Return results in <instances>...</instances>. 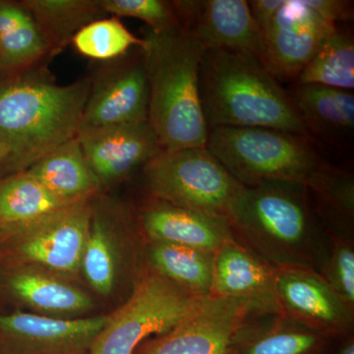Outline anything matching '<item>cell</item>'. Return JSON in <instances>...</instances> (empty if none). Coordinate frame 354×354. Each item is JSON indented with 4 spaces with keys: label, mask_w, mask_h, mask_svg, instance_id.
Returning a JSON list of instances; mask_svg holds the SVG:
<instances>
[{
    "label": "cell",
    "mask_w": 354,
    "mask_h": 354,
    "mask_svg": "<svg viewBox=\"0 0 354 354\" xmlns=\"http://www.w3.org/2000/svg\"><path fill=\"white\" fill-rule=\"evenodd\" d=\"M227 218L234 239L276 269L319 274L329 253L327 227L302 184L243 186Z\"/></svg>",
    "instance_id": "cell-1"
},
{
    "label": "cell",
    "mask_w": 354,
    "mask_h": 354,
    "mask_svg": "<svg viewBox=\"0 0 354 354\" xmlns=\"http://www.w3.org/2000/svg\"><path fill=\"white\" fill-rule=\"evenodd\" d=\"M90 87L88 77L59 85L46 66L0 76V142L9 150L0 176L27 171L75 138Z\"/></svg>",
    "instance_id": "cell-2"
},
{
    "label": "cell",
    "mask_w": 354,
    "mask_h": 354,
    "mask_svg": "<svg viewBox=\"0 0 354 354\" xmlns=\"http://www.w3.org/2000/svg\"><path fill=\"white\" fill-rule=\"evenodd\" d=\"M199 90L209 130L271 128L309 137L292 95L253 55L207 48L200 66Z\"/></svg>",
    "instance_id": "cell-3"
},
{
    "label": "cell",
    "mask_w": 354,
    "mask_h": 354,
    "mask_svg": "<svg viewBox=\"0 0 354 354\" xmlns=\"http://www.w3.org/2000/svg\"><path fill=\"white\" fill-rule=\"evenodd\" d=\"M143 53L149 86L148 121L162 150L206 148L209 129L200 100L201 41L183 29L148 30Z\"/></svg>",
    "instance_id": "cell-4"
},
{
    "label": "cell",
    "mask_w": 354,
    "mask_h": 354,
    "mask_svg": "<svg viewBox=\"0 0 354 354\" xmlns=\"http://www.w3.org/2000/svg\"><path fill=\"white\" fill-rule=\"evenodd\" d=\"M206 148L243 186L290 183L308 187L329 165L308 137L271 128H214Z\"/></svg>",
    "instance_id": "cell-5"
},
{
    "label": "cell",
    "mask_w": 354,
    "mask_h": 354,
    "mask_svg": "<svg viewBox=\"0 0 354 354\" xmlns=\"http://www.w3.org/2000/svg\"><path fill=\"white\" fill-rule=\"evenodd\" d=\"M93 202L75 203L26 223L0 227V266L75 278L90 232Z\"/></svg>",
    "instance_id": "cell-6"
},
{
    "label": "cell",
    "mask_w": 354,
    "mask_h": 354,
    "mask_svg": "<svg viewBox=\"0 0 354 354\" xmlns=\"http://www.w3.org/2000/svg\"><path fill=\"white\" fill-rule=\"evenodd\" d=\"M205 298L186 292L156 272H147L127 301L106 315L91 354H133L142 342L169 332L192 315Z\"/></svg>",
    "instance_id": "cell-7"
},
{
    "label": "cell",
    "mask_w": 354,
    "mask_h": 354,
    "mask_svg": "<svg viewBox=\"0 0 354 354\" xmlns=\"http://www.w3.org/2000/svg\"><path fill=\"white\" fill-rule=\"evenodd\" d=\"M143 169L151 198L223 218L243 188L207 148L162 150Z\"/></svg>",
    "instance_id": "cell-8"
},
{
    "label": "cell",
    "mask_w": 354,
    "mask_h": 354,
    "mask_svg": "<svg viewBox=\"0 0 354 354\" xmlns=\"http://www.w3.org/2000/svg\"><path fill=\"white\" fill-rule=\"evenodd\" d=\"M90 78L79 131L148 120L149 86L141 48L104 62Z\"/></svg>",
    "instance_id": "cell-9"
},
{
    "label": "cell",
    "mask_w": 354,
    "mask_h": 354,
    "mask_svg": "<svg viewBox=\"0 0 354 354\" xmlns=\"http://www.w3.org/2000/svg\"><path fill=\"white\" fill-rule=\"evenodd\" d=\"M106 315L64 319L0 313V354H91Z\"/></svg>",
    "instance_id": "cell-10"
},
{
    "label": "cell",
    "mask_w": 354,
    "mask_h": 354,
    "mask_svg": "<svg viewBox=\"0 0 354 354\" xmlns=\"http://www.w3.org/2000/svg\"><path fill=\"white\" fill-rule=\"evenodd\" d=\"M337 30L304 0H285L262 34L261 62L279 81L297 79L321 44Z\"/></svg>",
    "instance_id": "cell-11"
},
{
    "label": "cell",
    "mask_w": 354,
    "mask_h": 354,
    "mask_svg": "<svg viewBox=\"0 0 354 354\" xmlns=\"http://www.w3.org/2000/svg\"><path fill=\"white\" fill-rule=\"evenodd\" d=\"M249 316L241 301L209 295L183 322L142 342L133 354H227L235 332Z\"/></svg>",
    "instance_id": "cell-12"
},
{
    "label": "cell",
    "mask_w": 354,
    "mask_h": 354,
    "mask_svg": "<svg viewBox=\"0 0 354 354\" xmlns=\"http://www.w3.org/2000/svg\"><path fill=\"white\" fill-rule=\"evenodd\" d=\"M279 313L332 337L353 335L354 310L337 297L318 272L298 268L276 270Z\"/></svg>",
    "instance_id": "cell-13"
},
{
    "label": "cell",
    "mask_w": 354,
    "mask_h": 354,
    "mask_svg": "<svg viewBox=\"0 0 354 354\" xmlns=\"http://www.w3.org/2000/svg\"><path fill=\"white\" fill-rule=\"evenodd\" d=\"M77 139L102 191L143 169L162 151L148 120L82 130Z\"/></svg>",
    "instance_id": "cell-14"
},
{
    "label": "cell",
    "mask_w": 354,
    "mask_h": 354,
    "mask_svg": "<svg viewBox=\"0 0 354 354\" xmlns=\"http://www.w3.org/2000/svg\"><path fill=\"white\" fill-rule=\"evenodd\" d=\"M276 270L234 237L215 254L212 295L241 301L251 316L278 314Z\"/></svg>",
    "instance_id": "cell-15"
},
{
    "label": "cell",
    "mask_w": 354,
    "mask_h": 354,
    "mask_svg": "<svg viewBox=\"0 0 354 354\" xmlns=\"http://www.w3.org/2000/svg\"><path fill=\"white\" fill-rule=\"evenodd\" d=\"M138 223L149 242L216 253L234 239L227 218L174 206L151 198L140 209Z\"/></svg>",
    "instance_id": "cell-16"
},
{
    "label": "cell",
    "mask_w": 354,
    "mask_h": 354,
    "mask_svg": "<svg viewBox=\"0 0 354 354\" xmlns=\"http://www.w3.org/2000/svg\"><path fill=\"white\" fill-rule=\"evenodd\" d=\"M335 339L283 314L247 317L227 354H330Z\"/></svg>",
    "instance_id": "cell-17"
},
{
    "label": "cell",
    "mask_w": 354,
    "mask_h": 354,
    "mask_svg": "<svg viewBox=\"0 0 354 354\" xmlns=\"http://www.w3.org/2000/svg\"><path fill=\"white\" fill-rule=\"evenodd\" d=\"M9 295L39 314L55 318H82L95 307L85 291L53 272L29 267L3 269Z\"/></svg>",
    "instance_id": "cell-18"
},
{
    "label": "cell",
    "mask_w": 354,
    "mask_h": 354,
    "mask_svg": "<svg viewBox=\"0 0 354 354\" xmlns=\"http://www.w3.org/2000/svg\"><path fill=\"white\" fill-rule=\"evenodd\" d=\"M207 48L239 51L261 62L262 34L245 0H205L187 31Z\"/></svg>",
    "instance_id": "cell-19"
},
{
    "label": "cell",
    "mask_w": 354,
    "mask_h": 354,
    "mask_svg": "<svg viewBox=\"0 0 354 354\" xmlns=\"http://www.w3.org/2000/svg\"><path fill=\"white\" fill-rule=\"evenodd\" d=\"M122 209L99 196L93 202L92 221L84 247L80 274L91 288L109 295L118 283L120 269V225Z\"/></svg>",
    "instance_id": "cell-20"
},
{
    "label": "cell",
    "mask_w": 354,
    "mask_h": 354,
    "mask_svg": "<svg viewBox=\"0 0 354 354\" xmlns=\"http://www.w3.org/2000/svg\"><path fill=\"white\" fill-rule=\"evenodd\" d=\"M50 46L22 0H0V76L46 66Z\"/></svg>",
    "instance_id": "cell-21"
},
{
    "label": "cell",
    "mask_w": 354,
    "mask_h": 354,
    "mask_svg": "<svg viewBox=\"0 0 354 354\" xmlns=\"http://www.w3.org/2000/svg\"><path fill=\"white\" fill-rule=\"evenodd\" d=\"M25 171L67 202L91 201L102 193L77 137L46 153Z\"/></svg>",
    "instance_id": "cell-22"
},
{
    "label": "cell",
    "mask_w": 354,
    "mask_h": 354,
    "mask_svg": "<svg viewBox=\"0 0 354 354\" xmlns=\"http://www.w3.org/2000/svg\"><path fill=\"white\" fill-rule=\"evenodd\" d=\"M309 136L351 137L354 131V95L351 91L321 85H297L292 95Z\"/></svg>",
    "instance_id": "cell-23"
},
{
    "label": "cell",
    "mask_w": 354,
    "mask_h": 354,
    "mask_svg": "<svg viewBox=\"0 0 354 354\" xmlns=\"http://www.w3.org/2000/svg\"><path fill=\"white\" fill-rule=\"evenodd\" d=\"M215 254L158 242H149L147 247L151 272L201 298L212 295Z\"/></svg>",
    "instance_id": "cell-24"
},
{
    "label": "cell",
    "mask_w": 354,
    "mask_h": 354,
    "mask_svg": "<svg viewBox=\"0 0 354 354\" xmlns=\"http://www.w3.org/2000/svg\"><path fill=\"white\" fill-rule=\"evenodd\" d=\"M34 16L53 57L93 21L106 17L100 0H22Z\"/></svg>",
    "instance_id": "cell-25"
},
{
    "label": "cell",
    "mask_w": 354,
    "mask_h": 354,
    "mask_svg": "<svg viewBox=\"0 0 354 354\" xmlns=\"http://www.w3.org/2000/svg\"><path fill=\"white\" fill-rule=\"evenodd\" d=\"M71 204L75 203L57 197L26 171L0 176V227L26 223Z\"/></svg>",
    "instance_id": "cell-26"
},
{
    "label": "cell",
    "mask_w": 354,
    "mask_h": 354,
    "mask_svg": "<svg viewBox=\"0 0 354 354\" xmlns=\"http://www.w3.org/2000/svg\"><path fill=\"white\" fill-rule=\"evenodd\" d=\"M307 188L328 232L351 236L354 220L353 174L328 165Z\"/></svg>",
    "instance_id": "cell-27"
},
{
    "label": "cell",
    "mask_w": 354,
    "mask_h": 354,
    "mask_svg": "<svg viewBox=\"0 0 354 354\" xmlns=\"http://www.w3.org/2000/svg\"><path fill=\"white\" fill-rule=\"evenodd\" d=\"M297 85H321L353 91L354 41L351 32L335 30L297 77Z\"/></svg>",
    "instance_id": "cell-28"
},
{
    "label": "cell",
    "mask_w": 354,
    "mask_h": 354,
    "mask_svg": "<svg viewBox=\"0 0 354 354\" xmlns=\"http://www.w3.org/2000/svg\"><path fill=\"white\" fill-rule=\"evenodd\" d=\"M143 39L135 36L120 18L104 17L93 21L72 39L71 44L79 55L109 62L124 57L130 50L143 46Z\"/></svg>",
    "instance_id": "cell-29"
},
{
    "label": "cell",
    "mask_w": 354,
    "mask_h": 354,
    "mask_svg": "<svg viewBox=\"0 0 354 354\" xmlns=\"http://www.w3.org/2000/svg\"><path fill=\"white\" fill-rule=\"evenodd\" d=\"M329 253L320 274L349 308L354 310V246L351 236L329 232Z\"/></svg>",
    "instance_id": "cell-30"
},
{
    "label": "cell",
    "mask_w": 354,
    "mask_h": 354,
    "mask_svg": "<svg viewBox=\"0 0 354 354\" xmlns=\"http://www.w3.org/2000/svg\"><path fill=\"white\" fill-rule=\"evenodd\" d=\"M106 15L142 21L153 32H162L183 29L171 1L165 0H100Z\"/></svg>",
    "instance_id": "cell-31"
},
{
    "label": "cell",
    "mask_w": 354,
    "mask_h": 354,
    "mask_svg": "<svg viewBox=\"0 0 354 354\" xmlns=\"http://www.w3.org/2000/svg\"><path fill=\"white\" fill-rule=\"evenodd\" d=\"M324 20L337 25V22L353 20V2L348 0H304Z\"/></svg>",
    "instance_id": "cell-32"
},
{
    "label": "cell",
    "mask_w": 354,
    "mask_h": 354,
    "mask_svg": "<svg viewBox=\"0 0 354 354\" xmlns=\"http://www.w3.org/2000/svg\"><path fill=\"white\" fill-rule=\"evenodd\" d=\"M285 0H252L248 1L253 19L259 27L261 34L271 24Z\"/></svg>",
    "instance_id": "cell-33"
},
{
    "label": "cell",
    "mask_w": 354,
    "mask_h": 354,
    "mask_svg": "<svg viewBox=\"0 0 354 354\" xmlns=\"http://www.w3.org/2000/svg\"><path fill=\"white\" fill-rule=\"evenodd\" d=\"M337 354H354V337L353 335H349L344 337L341 346L337 348Z\"/></svg>",
    "instance_id": "cell-34"
},
{
    "label": "cell",
    "mask_w": 354,
    "mask_h": 354,
    "mask_svg": "<svg viewBox=\"0 0 354 354\" xmlns=\"http://www.w3.org/2000/svg\"><path fill=\"white\" fill-rule=\"evenodd\" d=\"M8 148H7L6 144H3L2 143V142H0V165H1L2 162H3L7 158H8Z\"/></svg>",
    "instance_id": "cell-35"
}]
</instances>
